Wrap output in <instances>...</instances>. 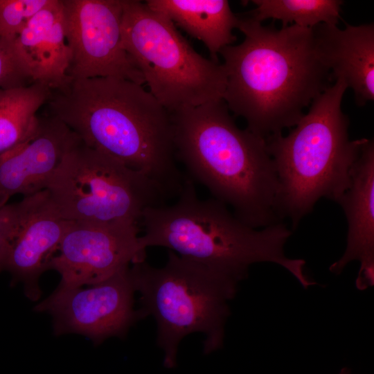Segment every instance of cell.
<instances>
[{"label": "cell", "instance_id": "1", "mask_svg": "<svg viewBox=\"0 0 374 374\" xmlns=\"http://www.w3.org/2000/svg\"><path fill=\"white\" fill-rule=\"evenodd\" d=\"M237 28L243 42L220 51L226 74L223 100L246 120L247 129L265 139L295 126L332 78L313 28L276 29L250 17H239Z\"/></svg>", "mask_w": 374, "mask_h": 374}, {"label": "cell", "instance_id": "2", "mask_svg": "<svg viewBox=\"0 0 374 374\" xmlns=\"http://www.w3.org/2000/svg\"><path fill=\"white\" fill-rule=\"evenodd\" d=\"M45 105L84 144L143 174L169 199L179 195L186 177L176 164L170 113L141 84L71 78L51 91Z\"/></svg>", "mask_w": 374, "mask_h": 374}, {"label": "cell", "instance_id": "3", "mask_svg": "<svg viewBox=\"0 0 374 374\" xmlns=\"http://www.w3.org/2000/svg\"><path fill=\"white\" fill-rule=\"evenodd\" d=\"M170 115L175 157L189 179L249 226L281 222L278 180L264 138L240 129L223 100Z\"/></svg>", "mask_w": 374, "mask_h": 374}, {"label": "cell", "instance_id": "4", "mask_svg": "<svg viewBox=\"0 0 374 374\" xmlns=\"http://www.w3.org/2000/svg\"><path fill=\"white\" fill-rule=\"evenodd\" d=\"M177 202L146 208L139 226L142 246L162 247L239 281L250 265L278 264L307 287L315 284L303 271L305 261L287 257L284 246L291 231L282 222L258 230L240 220L214 198L198 197L187 176Z\"/></svg>", "mask_w": 374, "mask_h": 374}, {"label": "cell", "instance_id": "5", "mask_svg": "<svg viewBox=\"0 0 374 374\" xmlns=\"http://www.w3.org/2000/svg\"><path fill=\"white\" fill-rule=\"evenodd\" d=\"M347 88L335 80L288 135L265 139L278 180L280 213L293 228L320 198L337 202L349 185L365 139H349L348 119L341 108Z\"/></svg>", "mask_w": 374, "mask_h": 374}, {"label": "cell", "instance_id": "6", "mask_svg": "<svg viewBox=\"0 0 374 374\" xmlns=\"http://www.w3.org/2000/svg\"><path fill=\"white\" fill-rule=\"evenodd\" d=\"M131 265L139 310L145 318L152 315L156 321L165 367L177 365L179 344L190 334L204 335L205 354L222 346L228 303L237 292L238 279L170 250L162 267L145 260Z\"/></svg>", "mask_w": 374, "mask_h": 374}, {"label": "cell", "instance_id": "7", "mask_svg": "<svg viewBox=\"0 0 374 374\" xmlns=\"http://www.w3.org/2000/svg\"><path fill=\"white\" fill-rule=\"evenodd\" d=\"M122 39L150 92L170 113L223 100L222 64L199 54L163 14L123 0Z\"/></svg>", "mask_w": 374, "mask_h": 374}, {"label": "cell", "instance_id": "8", "mask_svg": "<svg viewBox=\"0 0 374 374\" xmlns=\"http://www.w3.org/2000/svg\"><path fill=\"white\" fill-rule=\"evenodd\" d=\"M60 215L76 222L139 224L143 211L166 205L154 181L79 138L66 150L45 189Z\"/></svg>", "mask_w": 374, "mask_h": 374}, {"label": "cell", "instance_id": "9", "mask_svg": "<svg viewBox=\"0 0 374 374\" xmlns=\"http://www.w3.org/2000/svg\"><path fill=\"white\" fill-rule=\"evenodd\" d=\"M62 3L71 79L112 77L145 83L123 44V0Z\"/></svg>", "mask_w": 374, "mask_h": 374}, {"label": "cell", "instance_id": "10", "mask_svg": "<svg viewBox=\"0 0 374 374\" xmlns=\"http://www.w3.org/2000/svg\"><path fill=\"white\" fill-rule=\"evenodd\" d=\"M88 286H58L35 306L36 312L52 317L56 336L79 334L99 345L110 337H125L132 325L145 318L134 308L136 290L130 266Z\"/></svg>", "mask_w": 374, "mask_h": 374}, {"label": "cell", "instance_id": "11", "mask_svg": "<svg viewBox=\"0 0 374 374\" xmlns=\"http://www.w3.org/2000/svg\"><path fill=\"white\" fill-rule=\"evenodd\" d=\"M139 233L134 223L70 222L49 269L60 274V287L102 282L145 260Z\"/></svg>", "mask_w": 374, "mask_h": 374}, {"label": "cell", "instance_id": "12", "mask_svg": "<svg viewBox=\"0 0 374 374\" xmlns=\"http://www.w3.org/2000/svg\"><path fill=\"white\" fill-rule=\"evenodd\" d=\"M12 217L3 271L20 283L32 301L41 296L39 278L57 253L70 221L64 219L46 190L12 203Z\"/></svg>", "mask_w": 374, "mask_h": 374}, {"label": "cell", "instance_id": "13", "mask_svg": "<svg viewBox=\"0 0 374 374\" xmlns=\"http://www.w3.org/2000/svg\"><path fill=\"white\" fill-rule=\"evenodd\" d=\"M78 136L59 119L38 116L28 139L0 156V204L13 195L28 196L45 189L65 152Z\"/></svg>", "mask_w": 374, "mask_h": 374}, {"label": "cell", "instance_id": "14", "mask_svg": "<svg viewBox=\"0 0 374 374\" xmlns=\"http://www.w3.org/2000/svg\"><path fill=\"white\" fill-rule=\"evenodd\" d=\"M337 203L348 222L347 245L342 257L330 267L339 274L352 260L360 262L358 289L374 284V143L365 139L353 166L350 183Z\"/></svg>", "mask_w": 374, "mask_h": 374}, {"label": "cell", "instance_id": "15", "mask_svg": "<svg viewBox=\"0 0 374 374\" xmlns=\"http://www.w3.org/2000/svg\"><path fill=\"white\" fill-rule=\"evenodd\" d=\"M12 48L33 83L55 90L70 80V50L62 0H51L24 28Z\"/></svg>", "mask_w": 374, "mask_h": 374}, {"label": "cell", "instance_id": "16", "mask_svg": "<svg viewBox=\"0 0 374 374\" xmlns=\"http://www.w3.org/2000/svg\"><path fill=\"white\" fill-rule=\"evenodd\" d=\"M320 55L333 79L353 89L355 103L364 106L374 99V26L344 29L320 24L313 28Z\"/></svg>", "mask_w": 374, "mask_h": 374}, {"label": "cell", "instance_id": "17", "mask_svg": "<svg viewBox=\"0 0 374 374\" xmlns=\"http://www.w3.org/2000/svg\"><path fill=\"white\" fill-rule=\"evenodd\" d=\"M145 3L202 41L215 62L220 51L236 40L232 31L239 17L226 0H148Z\"/></svg>", "mask_w": 374, "mask_h": 374}, {"label": "cell", "instance_id": "18", "mask_svg": "<svg viewBox=\"0 0 374 374\" xmlns=\"http://www.w3.org/2000/svg\"><path fill=\"white\" fill-rule=\"evenodd\" d=\"M51 89L39 83L0 89V156L17 148L33 132L37 112Z\"/></svg>", "mask_w": 374, "mask_h": 374}, {"label": "cell", "instance_id": "19", "mask_svg": "<svg viewBox=\"0 0 374 374\" xmlns=\"http://www.w3.org/2000/svg\"><path fill=\"white\" fill-rule=\"evenodd\" d=\"M256 8L251 17L261 23L267 19L312 28L320 24L337 26L342 1L338 0H253Z\"/></svg>", "mask_w": 374, "mask_h": 374}, {"label": "cell", "instance_id": "20", "mask_svg": "<svg viewBox=\"0 0 374 374\" xmlns=\"http://www.w3.org/2000/svg\"><path fill=\"white\" fill-rule=\"evenodd\" d=\"M51 0H0V43L12 46L27 24Z\"/></svg>", "mask_w": 374, "mask_h": 374}, {"label": "cell", "instance_id": "21", "mask_svg": "<svg viewBox=\"0 0 374 374\" xmlns=\"http://www.w3.org/2000/svg\"><path fill=\"white\" fill-rule=\"evenodd\" d=\"M32 83L12 46L0 43V89L25 87Z\"/></svg>", "mask_w": 374, "mask_h": 374}, {"label": "cell", "instance_id": "22", "mask_svg": "<svg viewBox=\"0 0 374 374\" xmlns=\"http://www.w3.org/2000/svg\"><path fill=\"white\" fill-rule=\"evenodd\" d=\"M12 203L0 204V272L3 271L12 217Z\"/></svg>", "mask_w": 374, "mask_h": 374}]
</instances>
